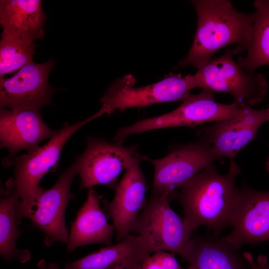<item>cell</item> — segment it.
I'll use <instances>...</instances> for the list:
<instances>
[{
    "instance_id": "8fae6325",
    "label": "cell",
    "mask_w": 269,
    "mask_h": 269,
    "mask_svg": "<svg viewBox=\"0 0 269 269\" xmlns=\"http://www.w3.org/2000/svg\"><path fill=\"white\" fill-rule=\"evenodd\" d=\"M77 174L76 164L74 162L50 188L39 187L29 219L45 234L44 242L47 247H51L58 242L67 245L68 243L69 234L65 224V213L69 202L74 198L70 188Z\"/></svg>"
},
{
    "instance_id": "83f0119b",
    "label": "cell",
    "mask_w": 269,
    "mask_h": 269,
    "mask_svg": "<svg viewBox=\"0 0 269 269\" xmlns=\"http://www.w3.org/2000/svg\"><path fill=\"white\" fill-rule=\"evenodd\" d=\"M114 269H123V268H121V267H117V268H116Z\"/></svg>"
},
{
    "instance_id": "52a82bcc",
    "label": "cell",
    "mask_w": 269,
    "mask_h": 269,
    "mask_svg": "<svg viewBox=\"0 0 269 269\" xmlns=\"http://www.w3.org/2000/svg\"><path fill=\"white\" fill-rule=\"evenodd\" d=\"M169 195L152 192L138 215L131 233L148 237L154 251H166L182 256L192 237L183 219L169 205Z\"/></svg>"
},
{
    "instance_id": "603a6c76",
    "label": "cell",
    "mask_w": 269,
    "mask_h": 269,
    "mask_svg": "<svg viewBox=\"0 0 269 269\" xmlns=\"http://www.w3.org/2000/svg\"><path fill=\"white\" fill-rule=\"evenodd\" d=\"M139 269H184L174 253L157 251L150 255L140 265Z\"/></svg>"
},
{
    "instance_id": "44dd1931",
    "label": "cell",
    "mask_w": 269,
    "mask_h": 269,
    "mask_svg": "<svg viewBox=\"0 0 269 269\" xmlns=\"http://www.w3.org/2000/svg\"><path fill=\"white\" fill-rule=\"evenodd\" d=\"M255 20L251 40L246 56H240L237 63L249 72L269 65V0H256Z\"/></svg>"
},
{
    "instance_id": "8992f818",
    "label": "cell",
    "mask_w": 269,
    "mask_h": 269,
    "mask_svg": "<svg viewBox=\"0 0 269 269\" xmlns=\"http://www.w3.org/2000/svg\"><path fill=\"white\" fill-rule=\"evenodd\" d=\"M135 83L131 74L113 83L100 99L101 108L93 115L95 119L104 114L110 115L116 110L181 100L190 90L196 88L194 75L190 74H170L157 83L141 87H135Z\"/></svg>"
},
{
    "instance_id": "5bb4252c",
    "label": "cell",
    "mask_w": 269,
    "mask_h": 269,
    "mask_svg": "<svg viewBox=\"0 0 269 269\" xmlns=\"http://www.w3.org/2000/svg\"><path fill=\"white\" fill-rule=\"evenodd\" d=\"M58 132L45 123L39 110L13 111L0 108V145L8 151L3 165H12L18 152L33 151L41 141L51 138Z\"/></svg>"
},
{
    "instance_id": "3957f363",
    "label": "cell",
    "mask_w": 269,
    "mask_h": 269,
    "mask_svg": "<svg viewBox=\"0 0 269 269\" xmlns=\"http://www.w3.org/2000/svg\"><path fill=\"white\" fill-rule=\"evenodd\" d=\"M90 117L62 128L45 144L14 159L13 177L6 183V188L15 191L20 200L15 209V219L19 224L30 217L36 200L41 179L57 167L62 149L68 139L83 126L91 122Z\"/></svg>"
},
{
    "instance_id": "9c48e42d",
    "label": "cell",
    "mask_w": 269,
    "mask_h": 269,
    "mask_svg": "<svg viewBox=\"0 0 269 269\" xmlns=\"http://www.w3.org/2000/svg\"><path fill=\"white\" fill-rule=\"evenodd\" d=\"M154 169L152 192L169 196L207 166L219 160L203 135L195 141L179 146L166 156L152 159L143 155Z\"/></svg>"
},
{
    "instance_id": "d6986e66",
    "label": "cell",
    "mask_w": 269,
    "mask_h": 269,
    "mask_svg": "<svg viewBox=\"0 0 269 269\" xmlns=\"http://www.w3.org/2000/svg\"><path fill=\"white\" fill-rule=\"evenodd\" d=\"M102 196L93 188H89L86 201L72 223L67 250L92 244L112 245L114 226L109 224L100 205Z\"/></svg>"
},
{
    "instance_id": "7c38bea8",
    "label": "cell",
    "mask_w": 269,
    "mask_h": 269,
    "mask_svg": "<svg viewBox=\"0 0 269 269\" xmlns=\"http://www.w3.org/2000/svg\"><path fill=\"white\" fill-rule=\"evenodd\" d=\"M54 65L52 59L42 64L32 61L12 77H0V108L13 111L39 110L50 104L54 90L49 85L48 78Z\"/></svg>"
},
{
    "instance_id": "277c9868",
    "label": "cell",
    "mask_w": 269,
    "mask_h": 269,
    "mask_svg": "<svg viewBox=\"0 0 269 269\" xmlns=\"http://www.w3.org/2000/svg\"><path fill=\"white\" fill-rule=\"evenodd\" d=\"M239 53L237 48L228 49L221 56L210 59L193 75L196 88L213 93L231 95L241 106H252L262 102L269 88L264 75L249 72L233 59Z\"/></svg>"
},
{
    "instance_id": "d4e9b609",
    "label": "cell",
    "mask_w": 269,
    "mask_h": 269,
    "mask_svg": "<svg viewBox=\"0 0 269 269\" xmlns=\"http://www.w3.org/2000/svg\"><path fill=\"white\" fill-rule=\"evenodd\" d=\"M37 266L38 269H62L59 266L54 263H48L45 260H40ZM63 269H64V268Z\"/></svg>"
},
{
    "instance_id": "5b68a950",
    "label": "cell",
    "mask_w": 269,
    "mask_h": 269,
    "mask_svg": "<svg viewBox=\"0 0 269 269\" xmlns=\"http://www.w3.org/2000/svg\"><path fill=\"white\" fill-rule=\"evenodd\" d=\"M214 93L202 90L198 94L188 92L181 100L176 109L165 114L139 121L129 126L120 128L113 141L123 144L130 135L148 131L176 127H194L205 123L229 119L238 115L241 106L215 101Z\"/></svg>"
},
{
    "instance_id": "4fadbf2b",
    "label": "cell",
    "mask_w": 269,
    "mask_h": 269,
    "mask_svg": "<svg viewBox=\"0 0 269 269\" xmlns=\"http://www.w3.org/2000/svg\"><path fill=\"white\" fill-rule=\"evenodd\" d=\"M267 122L269 115L267 109L255 110L243 105L238 116L215 122L204 128L200 134L208 140L219 159L227 157L232 160L243 147L257 138L259 129Z\"/></svg>"
},
{
    "instance_id": "484cf974",
    "label": "cell",
    "mask_w": 269,
    "mask_h": 269,
    "mask_svg": "<svg viewBox=\"0 0 269 269\" xmlns=\"http://www.w3.org/2000/svg\"><path fill=\"white\" fill-rule=\"evenodd\" d=\"M267 110L268 111V112L269 115V105L268 108H267ZM265 166H266V170L267 172H268V173L269 174V157L267 158L266 161Z\"/></svg>"
},
{
    "instance_id": "7402d4cb",
    "label": "cell",
    "mask_w": 269,
    "mask_h": 269,
    "mask_svg": "<svg viewBox=\"0 0 269 269\" xmlns=\"http://www.w3.org/2000/svg\"><path fill=\"white\" fill-rule=\"evenodd\" d=\"M35 45L6 36L0 41V77L17 71L33 61Z\"/></svg>"
},
{
    "instance_id": "ac0fdd59",
    "label": "cell",
    "mask_w": 269,
    "mask_h": 269,
    "mask_svg": "<svg viewBox=\"0 0 269 269\" xmlns=\"http://www.w3.org/2000/svg\"><path fill=\"white\" fill-rule=\"evenodd\" d=\"M46 15L40 0H1V36L30 43L44 35Z\"/></svg>"
},
{
    "instance_id": "6da1fadb",
    "label": "cell",
    "mask_w": 269,
    "mask_h": 269,
    "mask_svg": "<svg viewBox=\"0 0 269 269\" xmlns=\"http://www.w3.org/2000/svg\"><path fill=\"white\" fill-rule=\"evenodd\" d=\"M241 169L235 160H230L228 172L220 174L211 164L173 191L169 200L180 204L185 224L192 232L200 226L220 236L230 227L231 217L238 189L235 187Z\"/></svg>"
},
{
    "instance_id": "cb8c5ba5",
    "label": "cell",
    "mask_w": 269,
    "mask_h": 269,
    "mask_svg": "<svg viewBox=\"0 0 269 269\" xmlns=\"http://www.w3.org/2000/svg\"><path fill=\"white\" fill-rule=\"evenodd\" d=\"M249 257L251 265V269H269V264L267 257L265 255H260L257 263L255 262L254 258L251 253H249Z\"/></svg>"
},
{
    "instance_id": "30bf717a",
    "label": "cell",
    "mask_w": 269,
    "mask_h": 269,
    "mask_svg": "<svg viewBox=\"0 0 269 269\" xmlns=\"http://www.w3.org/2000/svg\"><path fill=\"white\" fill-rule=\"evenodd\" d=\"M230 227L223 238L237 248L269 241V190L258 191L243 183L237 193Z\"/></svg>"
},
{
    "instance_id": "2e32d148",
    "label": "cell",
    "mask_w": 269,
    "mask_h": 269,
    "mask_svg": "<svg viewBox=\"0 0 269 269\" xmlns=\"http://www.w3.org/2000/svg\"><path fill=\"white\" fill-rule=\"evenodd\" d=\"M249 252L243 253L213 234L192 236L181 257L187 269H251Z\"/></svg>"
},
{
    "instance_id": "ffe728a7",
    "label": "cell",
    "mask_w": 269,
    "mask_h": 269,
    "mask_svg": "<svg viewBox=\"0 0 269 269\" xmlns=\"http://www.w3.org/2000/svg\"><path fill=\"white\" fill-rule=\"evenodd\" d=\"M0 199V254L8 261L16 260L25 263L31 258L26 250H20L16 242L21 234L15 219V209L20 200L14 190L1 187Z\"/></svg>"
},
{
    "instance_id": "7a4b0ae2",
    "label": "cell",
    "mask_w": 269,
    "mask_h": 269,
    "mask_svg": "<svg viewBox=\"0 0 269 269\" xmlns=\"http://www.w3.org/2000/svg\"><path fill=\"white\" fill-rule=\"evenodd\" d=\"M197 15L196 31L186 57L177 68H198L219 50L236 44L239 53L249 47L255 20V13L235 9L228 0H194Z\"/></svg>"
},
{
    "instance_id": "4316f807",
    "label": "cell",
    "mask_w": 269,
    "mask_h": 269,
    "mask_svg": "<svg viewBox=\"0 0 269 269\" xmlns=\"http://www.w3.org/2000/svg\"><path fill=\"white\" fill-rule=\"evenodd\" d=\"M139 266L140 265H138L137 266H136V267H134L130 269H139Z\"/></svg>"
},
{
    "instance_id": "e0dca14e",
    "label": "cell",
    "mask_w": 269,
    "mask_h": 269,
    "mask_svg": "<svg viewBox=\"0 0 269 269\" xmlns=\"http://www.w3.org/2000/svg\"><path fill=\"white\" fill-rule=\"evenodd\" d=\"M151 240L137 235L127 236L114 245L108 246L72 263L64 269H130L141 263L154 253Z\"/></svg>"
},
{
    "instance_id": "9a60e30c",
    "label": "cell",
    "mask_w": 269,
    "mask_h": 269,
    "mask_svg": "<svg viewBox=\"0 0 269 269\" xmlns=\"http://www.w3.org/2000/svg\"><path fill=\"white\" fill-rule=\"evenodd\" d=\"M143 155L138 154L131 166L115 188L113 199L106 202L109 217L113 221L117 242L131 233L133 226L147 200V184L140 162Z\"/></svg>"
},
{
    "instance_id": "ba28073f",
    "label": "cell",
    "mask_w": 269,
    "mask_h": 269,
    "mask_svg": "<svg viewBox=\"0 0 269 269\" xmlns=\"http://www.w3.org/2000/svg\"><path fill=\"white\" fill-rule=\"evenodd\" d=\"M137 148V145L126 146L89 136L85 151L74 161L81 188H90L100 184L116 188L121 172L131 166L138 154Z\"/></svg>"
}]
</instances>
